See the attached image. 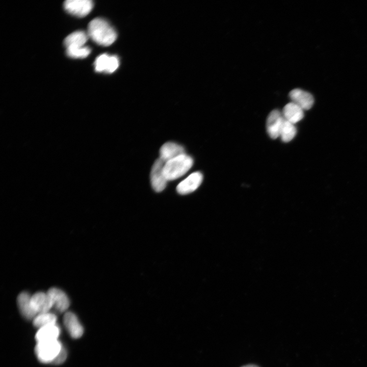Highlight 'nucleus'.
<instances>
[{
    "label": "nucleus",
    "mask_w": 367,
    "mask_h": 367,
    "mask_svg": "<svg viewBox=\"0 0 367 367\" xmlns=\"http://www.w3.org/2000/svg\"><path fill=\"white\" fill-rule=\"evenodd\" d=\"M87 34L96 43L105 46L111 45L117 38L114 28L101 18H94L89 22Z\"/></svg>",
    "instance_id": "1"
},
{
    "label": "nucleus",
    "mask_w": 367,
    "mask_h": 367,
    "mask_svg": "<svg viewBox=\"0 0 367 367\" xmlns=\"http://www.w3.org/2000/svg\"><path fill=\"white\" fill-rule=\"evenodd\" d=\"M193 160L185 154L174 158L165 163L164 173L167 180L176 179L185 174L192 167Z\"/></svg>",
    "instance_id": "2"
},
{
    "label": "nucleus",
    "mask_w": 367,
    "mask_h": 367,
    "mask_svg": "<svg viewBox=\"0 0 367 367\" xmlns=\"http://www.w3.org/2000/svg\"><path fill=\"white\" fill-rule=\"evenodd\" d=\"M63 348L58 339L37 342L35 353L40 362L53 363Z\"/></svg>",
    "instance_id": "3"
},
{
    "label": "nucleus",
    "mask_w": 367,
    "mask_h": 367,
    "mask_svg": "<svg viewBox=\"0 0 367 367\" xmlns=\"http://www.w3.org/2000/svg\"><path fill=\"white\" fill-rule=\"evenodd\" d=\"M165 163L160 158L154 162L150 172V181L152 188L156 192H161L166 187L167 181L164 173Z\"/></svg>",
    "instance_id": "4"
},
{
    "label": "nucleus",
    "mask_w": 367,
    "mask_h": 367,
    "mask_svg": "<svg viewBox=\"0 0 367 367\" xmlns=\"http://www.w3.org/2000/svg\"><path fill=\"white\" fill-rule=\"evenodd\" d=\"M93 7V3L90 0H67L64 3V8L67 12L80 17L87 15Z\"/></svg>",
    "instance_id": "5"
},
{
    "label": "nucleus",
    "mask_w": 367,
    "mask_h": 367,
    "mask_svg": "<svg viewBox=\"0 0 367 367\" xmlns=\"http://www.w3.org/2000/svg\"><path fill=\"white\" fill-rule=\"evenodd\" d=\"M284 121L282 113L278 110H273L269 114L266 121V129L272 139H275L280 137Z\"/></svg>",
    "instance_id": "6"
},
{
    "label": "nucleus",
    "mask_w": 367,
    "mask_h": 367,
    "mask_svg": "<svg viewBox=\"0 0 367 367\" xmlns=\"http://www.w3.org/2000/svg\"><path fill=\"white\" fill-rule=\"evenodd\" d=\"M94 64L96 72L111 73L118 68L119 61L116 56L103 54L97 57Z\"/></svg>",
    "instance_id": "7"
},
{
    "label": "nucleus",
    "mask_w": 367,
    "mask_h": 367,
    "mask_svg": "<svg viewBox=\"0 0 367 367\" xmlns=\"http://www.w3.org/2000/svg\"><path fill=\"white\" fill-rule=\"evenodd\" d=\"M203 180V175L200 172H194L181 181L176 187L177 192L186 195L195 191Z\"/></svg>",
    "instance_id": "8"
},
{
    "label": "nucleus",
    "mask_w": 367,
    "mask_h": 367,
    "mask_svg": "<svg viewBox=\"0 0 367 367\" xmlns=\"http://www.w3.org/2000/svg\"><path fill=\"white\" fill-rule=\"evenodd\" d=\"M63 323L70 336L74 339L80 338L84 328L77 316L71 311H66L63 317Z\"/></svg>",
    "instance_id": "9"
},
{
    "label": "nucleus",
    "mask_w": 367,
    "mask_h": 367,
    "mask_svg": "<svg viewBox=\"0 0 367 367\" xmlns=\"http://www.w3.org/2000/svg\"><path fill=\"white\" fill-rule=\"evenodd\" d=\"M47 293L52 301L53 307L59 312H66L70 305V301L67 295L62 290L57 287L49 289Z\"/></svg>",
    "instance_id": "10"
},
{
    "label": "nucleus",
    "mask_w": 367,
    "mask_h": 367,
    "mask_svg": "<svg viewBox=\"0 0 367 367\" xmlns=\"http://www.w3.org/2000/svg\"><path fill=\"white\" fill-rule=\"evenodd\" d=\"M32 306L37 314L49 312L53 303L48 293L38 292L31 296Z\"/></svg>",
    "instance_id": "11"
},
{
    "label": "nucleus",
    "mask_w": 367,
    "mask_h": 367,
    "mask_svg": "<svg viewBox=\"0 0 367 367\" xmlns=\"http://www.w3.org/2000/svg\"><path fill=\"white\" fill-rule=\"evenodd\" d=\"M289 96L292 102L298 105L303 110L310 109L314 103L312 95L309 92L300 89H294L291 91Z\"/></svg>",
    "instance_id": "12"
},
{
    "label": "nucleus",
    "mask_w": 367,
    "mask_h": 367,
    "mask_svg": "<svg viewBox=\"0 0 367 367\" xmlns=\"http://www.w3.org/2000/svg\"><path fill=\"white\" fill-rule=\"evenodd\" d=\"M183 154H185L184 147L173 142L165 143L160 149V158L164 163Z\"/></svg>",
    "instance_id": "13"
},
{
    "label": "nucleus",
    "mask_w": 367,
    "mask_h": 367,
    "mask_svg": "<svg viewBox=\"0 0 367 367\" xmlns=\"http://www.w3.org/2000/svg\"><path fill=\"white\" fill-rule=\"evenodd\" d=\"M31 296L27 292L20 293L17 298V304L21 314L27 320H33L37 316L33 308L31 303Z\"/></svg>",
    "instance_id": "14"
},
{
    "label": "nucleus",
    "mask_w": 367,
    "mask_h": 367,
    "mask_svg": "<svg viewBox=\"0 0 367 367\" xmlns=\"http://www.w3.org/2000/svg\"><path fill=\"white\" fill-rule=\"evenodd\" d=\"M60 333V328L57 323L49 325L38 329L35 339L37 342L58 339Z\"/></svg>",
    "instance_id": "15"
},
{
    "label": "nucleus",
    "mask_w": 367,
    "mask_h": 367,
    "mask_svg": "<svg viewBox=\"0 0 367 367\" xmlns=\"http://www.w3.org/2000/svg\"><path fill=\"white\" fill-rule=\"evenodd\" d=\"M281 113L285 120L294 124L304 117L303 110L293 102L286 104Z\"/></svg>",
    "instance_id": "16"
},
{
    "label": "nucleus",
    "mask_w": 367,
    "mask_h": 367,
    "mask_svg": "<svg viewBox=\"0 0 367 367\" xmlns=\"http://www.w3.org/2000/svg\"><path fill=\"white\" fill-rule=\"evenodd\" d=\"M88 37V34L84 31H76L66 37L64 44L66 49L82 47L85 46Z\"/></svg>",
    "instance_id": "17"
},
{
    "label": "nucleus",
    "mask_w": 367,
    "mask_h": 367,
    "mask_svg": "<svg viewBox=\"0 0 367 367\" xmlns=\"http://www.w3.org/2000/svg\"><path fill=\"white\" fill-rule=\"evenodd\" d=\"M57 317L52 312H46L37 314L33 320V325L38 329L43 327L56 324Z\"/></svg>",
    "instance_id": "18"
},
{
    "label": "nucleus",
    "mask_w": 367,
    "mask_h": 367,
    "mask_svg": "<svg viewBox=\"0 0 367 367\" xmlns=\"http://www.w3.org/2000/svg\"><path fill=\"white\" fill-rule=\"evenodd\" d=\"M297 134V129L295 124L284 119L282 125L280 137L284 142H289L292 140Z\"/></svg>",
    "instance_id": "19"
},
{
    "label": "nucleus",
    "mask_w": 367,
    "mask_h": 367,
    "mask_svg": "<svg viewBox=\"0 0 367 367\" xmlns=\"http://www.w3.org/2000/svg\"><path fill=\"white\" fill-rule=\"evenodd\" d=\"M67 55L73 58H84L87 57L91 52V49L88 46L80 48H67Z\"/></svg>",
    "instance_id": "20"
},
{
    "label": "nucleus",
    "mask_w": 367,
    "mask_h": 367,
    "mask_svg": "<svg viewBox=\"0 0 367 367\" xmlns=\"http://www.w3.org/2000/svg\"><path fill=\"white\" fill-rule=\"evenodd\" d=\"M67 356V351L65 348L63 347L60 353L59 354V355L55 359L52 364L55 365H59L63 363L66 359Z\"/></svg>",
    "instance_id": "21"
},
{
    "label": "nucleus",
    "mask_w": 367,
    "mask_h": 367,
    "mask_svg": "<svg viewBox=\"0 0 367 367\" xmlns=\"http://www.w3.org/2000/svg\"><path fill=\"white\" fill-rule=\"evenodd\" d=\"M241 367H259V366H258L256 365H254V364H247V365H243Z\"/></svg>",
    "instance_id": "22"
}]
</instances>
